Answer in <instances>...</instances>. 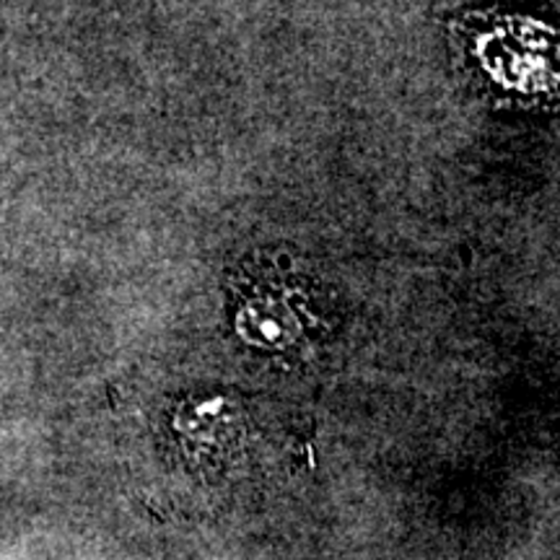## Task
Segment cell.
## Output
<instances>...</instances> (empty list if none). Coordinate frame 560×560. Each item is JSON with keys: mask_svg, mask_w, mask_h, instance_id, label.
<instances>
[{"mask_svg": "<svg viewBox=\"0 0 560 560\" xmlns=\"http://www.w3.org/2000/svg\"><path fill=\"white\" fill-rule=\"evenodd\" d=\"M452 39L472 73L514 100L556 91L558 42L545 21L514 11H470L452 21Z\"/></svg>", "mask_w": 560, "mask_h": 560, "instance_id": "cell-1", "label": "cell"}, {"mask_svg": "<svg viewBox=\"0 0 560 560\" xmlns=\"http://www.w3.org/2000/svg\"><path fill=\"white\" fill-rule=\"evenodd\" d=\"M236 319L244 332L262 342L304 338L306 322L319 314L325 285L304 270L283 262H247L231 280Z\"/></svg>", "mask_w": 560, "mask_h": 560, "instance_id": "cell-2", "label": "cell"}]
</instances>
